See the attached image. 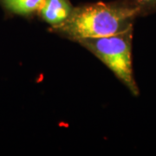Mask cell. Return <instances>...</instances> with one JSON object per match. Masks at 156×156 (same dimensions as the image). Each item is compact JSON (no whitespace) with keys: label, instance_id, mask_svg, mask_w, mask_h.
I'll return each instance as SVG.
<instances>
[{"label":"cell","instance_id":"cell-3","mask_svg":"<svg viewBox=\"0 0 156 156\" xmlns=\"http://www.w3.org/2000/svg\"><path fill=\"white\" fill-rule=\"evenodd\" d=\"M73 9L69 0H44L37 15L50 28H56L65 23Z\"/></svg>","mask_w":156,"mask_h":156},{"label":"cell","instance_id":"cell-2","mask_svg":"<svg viewBox=\"0 0 156 156\" xmlns=\"http://www.w3.org/2000/svg\"><path fill=\"white\" fill-rule=\"evenodd\" d=\"M133 30L103 37H87L76 43L101 61L108 68L120 82L124 84L134 96L140 94L134 79L132 61Z\"/></svg>","mask_w":156,"mask_h":156},{"label":"cell","instance_id":"cell-5","mask_svg":"<svg viewBox=\"0 0 156 156\" xmlns=\"http://www.w3.org/2000/svg\"><path fill=\"white\" fill-rule=\"evenodd\" d=\"M138 12L139 17L156 13V0H127Z\"/></svg>","mask_w":156,"mask_h":156},{"label":"cell","instance_id":"cell-4","mask_svg":"<svg viewBox=\"0 0 156 156\" xmlns=\"http://www.w3.org/2000/svg\"><path fill=\"white\" fill-rule=\"evenodd\" d=\"M44 0H0V5L13 15L30 17L37 14Z\"/></svg>","mask_w":156,"mask_h":156},{"label":"cell","instance_id":"cell-1","mask_svg":"<svg viewBox=\"0 0 156 156\" xmlns=\"http://www.w3.org/2000/svg\"><path fill=\"white\" fill-rule=\"evenodd\" d=\"M138 12L127 0L97 2L74 7L69 17L50 31L73 42L87 37H103L134 27Z\"/></svg>","mask_w":156,"mask_h":156}]
</instances>
